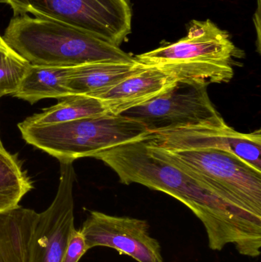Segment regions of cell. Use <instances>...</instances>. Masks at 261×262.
Instances as JSON below:
<instances>
[{
	"mask_svg": "<svg viewBox=\"0 0 261 262\" xmlns=\"http://www.w3.org/2000/svg\"><path fill=\"white\" fill-rule=\"evenodd\" d=\"M126 185L138 183L183 203L203 223L210 249L234 244L246 256L260 255L261 220L224 201L213 191L156 154L144 137L96 152Z\"/></svg>",
	"mask_w": 261,
	"mask_h": 262,
	"instance_id": "6da1fadb",
	"label": "cell"
},
{
	"mask_svg": "<svg viewBox=\"0 0 261 262\" xmlns=\"http://www.w3.org/2000/svg\"><path fill=\"white\" fill-rule=\"evenodd\" d=\"M6 42L34 66L73 68L95 62H134L121 47L68 25L18 15L3 35Z\"/></svg>",
	"mask_w": 261,
	"mask_h": 262,
	"instance_id": "7a4b0ae2",
	"label": "cell"
},
{
	"mask_svg": "<svg viewBox=\"0 0 261 262\" xmlns=\"http://www.w3.org/2000/svg\"><path fill=\"white\" fill-rule=\"evenodd\" d=\"M236 55L237 48L228 32L210 20H195L182 39L136 55L134 59L143 66L157 68L177 80L208 85L231 81L234 75L231 61Z\"/></svg>",
	"mask_w": 261,
	"mask_h": 262,
	"instance_id": "3957f363",
	"label": "cell"
},
{
	"mask_svg": "<svg viewBox=\"0 0 261 262\" xmlns=\"http://www.w3.org/2000/svg\"><path fill=\"white\" fill-rule=\"evenodd\" d=\"M18 127L29 144L60 162L92 157L100 151L149 134L140 123L110 113L52 125H27L21 122Z\"/></svg>",
	"mask_w": 261,
	"mask_h": 262,
	"instance_id": "277c9868",
	"label": "cell"
},
{
	"mask_svg": "<svg viewBox=\"0 0 261 262\" xmlns=\"http://www.w3.org/2000/svg\"><path fill=\"white\" fill-rule=\"evenodd\" d=\"M148 145L228 204L261 220V171L228 151H170Z\"/></svg>",
	"mask_w": 261,
	"mask_h": 262,
	"instance_id": "5b68a950",
	"label": "cell"
},
{
	"mask_svg": "<svg viewBox=\"0 0 261 262\" xmlns=\"http://www.w3.org/2000/svg\"><path fill=\"white\" fill-rule=\"evenodd\" d=\"M15 16L31 15L68 25L116 46L132 32L130 0H0Z\"/></svg>",
	"mask_w": 261,
	"mask_h": 262,
	"instance_id": "8992f818",
	"label": "cell"
},
{
	"mask_svg": "<svg viewBox=\"0 0 261 262\" xmlns=\"http://www.w3.org/2000/svg\"><path fill=\"white\" fill-rule=\"evenodd\" d=\"M208 85L177 80L165 93L121 116L140 123L149 134L225 122L208 96Z\"/></svg>",
	"mask_w": 261,
	"mask_h": 262,
	"instance_id": "52a82bcc",
	"label": "cell"
},
{
	"mask_svg": "<svg viewBox=\"0 0 261 262\" xmlns=\"http://www.w3.org/2000/svg\"><path fill=\"white\" fill-rule=\"evenodd\" d=\"M60 172L56 196L45 211L37 215L29 262H61L75 229L73 162H60Z\"/></svg>",
	"mask_w": 261,
	"mask_h": 262,
	"instance_id": "ba28073f",
	"label": "cell"
},
{
	"mask_svg": "<svg viewBox=\"0 0 261 262\" xmlns=\"http://www.w3.org/2000/svg\"><path fill=\"white\" fill-rule=\"evenodd\" d=\"M144 138L149 144L167 150L212 149L228 151L261 171L260 130L244 134L224 122L148 134Z\"/></svg>",
	"mask_w": 261,
	"mask_h": 262,
	"instance_id": "9c48e42d",
	"label": "cell"
},
{
	"mask_svg": "<svg viewBox=\"0 0 261 262\" xmlns=\"http://www.w3.org/2000/svg\"><path fill=\"white\" fill-rule=\"evenodd\" d=\"M80 230L89 249L111 248L138 262H164L160 245L146 220L90 212Z\"/></svg>",
	"mask_w": 261,
	"mask_h": 262,
	"instance_id": "30bf717a",
	"label": "cell"
},
{
	"mask_svg": "<svg viewBox=\"0 0 261 262\" xmlns=\"http://www.w3.org/2000/svg\"><path fill=\"white\" fill-rule=\"evenodd\" d=\"M176 81L173 75L157 68L145 66L96 98L102 101L107 113L117 116L162 95Z\"/></svg>",
	"mask_w": 261,
	"mask_h": 262,
	"instance_id": "8fae6325",
	"label": "cell"
},
{
	"mask_svg": "<svg viewBox=\"0 0 261 262\" xmlns=\"http://www.w3.org/2000/svg\"><path fill=\"white\" fill-rule=\"evenodd\" d=\"M145 66L134 62H95L72 68L67 87L72 95L97 98Z\"/></svg>",
	"mask_w": 261,
	"mask_h": 262,
	"instance_id": "7c38bea8",
	"label": "cell"
},
{
	"mask_svg": "<svg viewBox=\"0 0 261 262\" xmlns=\"http://www.w3.org/2000/svg\"><path fill=\"white\" fill-rule=\"evenodd\" d=\"M37 215L20 206L0 212V262H29Z\"/></svg>",
	"mask_w": 261,
	"mask_h": 262,
	"instance_id": "4fadbf2b",
	"label": "cell"
},
{
	"mask_svg": "<svg viewBox=\"0 0 261 262\" xmlns=\"http://www.w3.org/2000/svg\"><path fill=\"white\" fill-rule=\"evenodd\" d=\"M72 68L31 64L14 96L31 104L44 98L61 99L72 95L67 87Z\"/></svg>",
	"mask_w": 261,
	"mask_h": 262,
	"instance_id": "5bb4252c",
	"label": "cell"
},
{
	"mask_svg": "<svg viewBox=\"0 0 261 262\" xmlns=\"http://www.w3.org/2000/svg\"><path fill=\"white\" fill-rule=\"evenodd\" d=\"M107 113L98 98L84 95H70L59 99L58 104L44 109L22 121L27 125L43 126L62 124Z\"/></svg>",
	"mask_w": 261,
	"mask_h": 262,
	"instance_id": "9a60e30c",
	"label": "cell"
},
{
	"mask_svg": "<svg viewBox=\"0 0 261 262\" xmlns=\"http://www.w3.org/2000/svg\"><path fill=\"white\" fill-rule=\"evenodd\" d=\"M32 189V182L18 160L5 148L0 149V212L18 207Z\"/></svg>",
	"mask_w": 261,
	"mask_h": 262,
	"instance_id": "2e32d148",
	"label": "cell"
},
{
	"mask_svg": "<svg viewBox=\"0 0 261 262\" xmlns=\"http://www.w3.org/2000/svg\"><path fill=\"white\" fill-rule=\"evenodd\" d=\"M30 66L0 35V98L17 92Z\"/></svg>",
	"mask_w": 261,
	"mask_h": 262,
	"instance_id": "e0dca14e",
	"label": "cell"
},
{
	"mask_svg": "<svg viewBox=\"0 0 261 262\" xmlns=\"http://www.w3.org/2000/svg\"><path fill=\"white\" fill-rule=\"evenodd\" d=\"M90 250L81 231L74 229L61 262H78Z\"/></svg>",
	"mask_w": 261,
	"mask_h": 262,
	"instance_id": "ac0fdd59",
	"label": "cell"
},
{
	"mask_svg": "<svg viewBox=\"0 0 261 262\" xmlns=\"http://www.w3.org/2000/svg\"><path fill=\"white\" fill-rule=\"evenodd\" d=\"M260 0H257V7L254 16V26L257 33V49H260Z\"/></svg>",
	"mask_w": 261,
	"mask_h": 262,
	"instance_id": "d6986e66",
	"label": "cell"
},
{
	"mask_svg": "<svg viewBox=\"0 0 261 262\" xmlns=\"http://www.w3.org/2000/svg\"><path fill=\"white\" fill-rule=\"evenodd\" d=\"M4 149V147H3V143H2L1 140H0V149Z\"/></svg>",
	"mask_w": 261,
	"mask_h": 262,
	"instance_id": "ffe728a7",
	"label": "cell"
}]
</instances>
